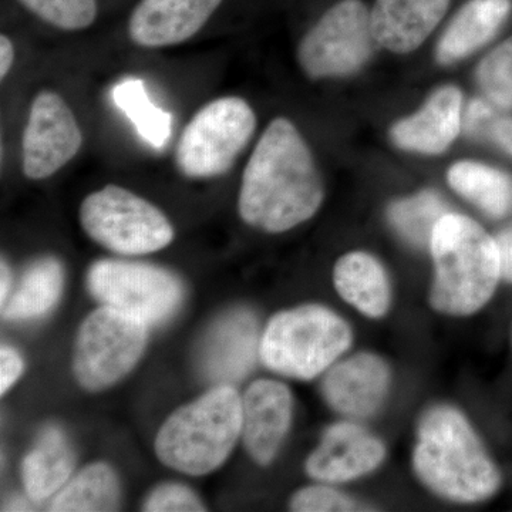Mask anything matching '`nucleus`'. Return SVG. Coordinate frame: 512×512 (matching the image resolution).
<instances>
[{
  "label": "nucleus",
  "instance_id": "nucleus-1",
  "mask_svg": "<svg viewBox=\"0 0 512 512\" xmlns=\"http://www.w3.org/2000/svg\"><path fill=\"white\" fill-rule=\"evenodd\" d=\"M322 201V178L308 144L288 119L272 120L242 175V220L278 234L308 221Z\"/></svg>",
  "mask_w": 512,
  "mask_h": 512
},
{
  "label": "nucleus",
  "instance_id": "nucleus-2",
  "mask_svg": "<svg viewBox=\"0 0 512 512\" xmlns=\"http://www.w3.org/2000/svg\"><path fill=\"white\" fill-rule=\"evenodd\" d=\"M414 468L431 490L460 503L483 501L500 487L483 444L453 407H434L421 419Z\"/></svg>",
  "mask_w": 512,
  "mask_h": 512
},
{
  "label": "nucleus",
  "instance_id": "nucleus-3",
  "mask_svg": "<svg viewBox=\"0 0 512 512\" xmlns=\"http://www.w3.org/2000/svg\"><path fill=\"white\" fill-rule=\"evenodd\" d=\"M436 265L431 305L450 315H470L493 296L501 276L497 242L477 222L447 214L430 242Z\"/></svg>",
  "mask_w": 512,
  "mask_h": 512
},
{
  "label": "nucleus",
  "instance_id": "nucleus-4",
  "mask_svg": "<svg viewBox=\"0 0 512 512\" xmlns=\"http://www.w3.org/2000/svg\"><path fill=\"white\" fill-rule=\"evenodd\" d=\"M242 433V399L229 384L181 407L158 431L161 463L190 476H204L227 460Z\"/></svg>",
  "mask_w": 512,
  "mask_h": 512
},
{
  "label": "nucleus",
  "instance_id": "nucleus-5",
  "mask_svg": "<svg viewBox=\"0 0 512 512\" xmlns=\"http://www.w3.org/2000/svg\"><path fill=\"white\" fill-rule=\"evenodd\" d=\"M352 343L348 323L329 309L306 305L278 313L261 340L262 362L296 379H313L328 369Z\"/></svg>",
  "mask_w": 512,
  "mask_h": 512
},
{
  "label": "nucleus",
  "instance_id": "nucleus-6",
  "mask_svg": "<svg viewBox=\"0 0 512 512\" xmlns=\"http://www.w3.org/2000/svg\"><path fill=\"white\" fill-rule=\"evenodd\" d=\"M256 116L241 97L212 100L184 128L175 165L192 180L220 177L234 165L254 136Z\"/></svg>",
  "mask_w": 512,
  "mask_h": 512
},
{
  "label": "nucleus",
  "instance_id": "nucleus-7",
  "mask_svg": "<svg viewBox=\"0 0 512 512\" xmlns=\"http://www.w3.org/2000/svg\"><path fill=\"white\" fill-rule=\"evenodd\" d=\"M80 222L93 241L120 255L153 254L174 239L173 225L163 212L114 184L84 198Z\"/></svg>",
  "mask_w": 512,
  "mask_h": 512
},
{
  "label": "nucleus",
  "instance_id": "nucleus-8",
  "mask_svg": "<svg viewBox=\"0 0 512 512\" xmlns=\"http://www.w3.org/2000/svg\"><path fill=\"white\" fill-rule=\"evenodd\" d=\"M146 343V323L101 306L77 333L73 356L77 382L90 392L113 386L137 365Z\"/></svg>",
  "mask_w": 512,
  "mask_h": 512
},
{
  "label": "nucleus",
  "instance_id": "nucleus-9",
  "mask_svg": "<svg viewBox=\"0 0 512 512\" xmlns=\"http://www.w3.org/2000/svg\"><path fill=\"white\" fill-rule=\"evenodd\" d=\"M87 288L101 305L133 316L147 326L165 322L183 299V285L171 272L116 259H103L90 266Z\"/></svg>",
  "mask_w": 512,
  "mask_h": 512
},
{
  "label": "nucleus",
  "instance_id": "nucleus-10",
  "mask_svg": "<svg viewBox=\"0 0 512 512\" xmlns=\"http://www.w3.org/2000/svg\"><path fill=\"white\" fill-rule=\"evenodd\" d=\"M376 46L365 2L340 0L303 37L298 60L311 79L343 77L359 70Z\"/></svg>",
  "mask_w": 512,
  "mask_h": 512
},
{
  "label": "nucleus",
  "instance_id": "nucleus-11",
  "mask_svg": "<svg viewBox=\"0 0 512 512\" xmlns=\"http://www.w3.org/2000/svg\"><path fill=\"white\" fill-rule=\"evenodd\" d=\"M82 144V130L66 100L52 90L37 94L23 134V174L33 181L52 177L77 156Z\"/></svg>",
  "mask_w": 512,
  "mask_h": 512
},
{
  "label": "nucleus",
  "instance_id": "nucleus-12",
  "mask_svg": "<svg viewBox=\"0 0 512 512\" xmlns=\"http://www.w3.org/2000/svg\"><path fill=\"white\" fill-rule=\"evenodd\" d=\"M222 0H140L128 20L136 45L160 49L180 45L197 35Z\"/></svg>",
  "mask_w": 512,
  "mask_h": 512
},
{
  "label": "nucleus",
  "instance_id": "nucleus-13",
  "mask_svg": "<svg viewBox=\"0 0 512 512\" xmlns=\"http://www.w3.org/2000/svg\"><path fill=\"white\" fill-rule=\"evenodd\" d=\"M292 396L285 384L258 380L242 399V436L256 463H271L288 433Z\"/></svg>",
  "mask_w": 512,
  "mask_h": 512
},
{
  "label": "nucleus",
  "instance_id": "nucleus-14",
  "mask_svg": "<svg viewBox=\"0 0 512 512\" xmlns=\"http://www.w3.org/2000/svg\"><path fill=\"white\" fill-rule=\"evenodd\" d=\"M258 350V323L255 316L239 309L222 316L202 343V375L211 382L228 384L247 376Z\"/></svg>",
  "mask_w": 512,
  "mask_h": 512
},
{
  "label": "nucleus",
  "instance_id": "nucleus-15",
  "mask_svg": "<svg viewBox=\"0 0 512 512\" xmlns=\"http://www.w3.org/2000/svg\"><path fill=\"white\" fill-rule=\"evenodd\" d=\"M383 457V444L376 437L356 424L338 423L326 431L306 461V471L325 483H345L375 470Z\"/></svg>",
  "mask_w": 512,
  "mask_h": 512
},
{
  "label": "nucleus",
  "instance_id": "nucleus-16",
  "mask_svg": "<svg viewBox=\"0 0 512 512\" xmlns=\"http://www.w3.org/2000/svg\"><path fill=\"white\" fill-rule=\"evenodd\" d=\"M451 0H376L370 10V25L377 45L390 52L409 53L446 16Z\"/></svg>",
  "mask_w": 512,
  "mask_h": 512
},
{
  "label": "nucleus",
  "instance_id": "nucleus-17",
  "mask_svg": "<svg viewBox=\"0 0 512 512\" xmlns=\"http://www.w3.org/2000/svg\"><path fill=\"white\" fill-rule=\"evenodd\" d=\"M386 363L373 355H356L330 370L323 383L326 400L339 413L367 417L376 412L389 389Z\"/></svg>",
  "mask_w": 512,
  "mask_h": 512
},
{
  "label": "nucleus",
  "instance_id": "nucleus-18",
  "mask_svg": "<svg viewBox=\"0 0 512 512\" xmlns=\"http://www.w3.org/2000/svg\"><path fill=\"white\" fill-rule=\"evenodd\" d=\"M461 107L463 96L457 87L437 90L416 114L392 128L394 143L414 153H443L460 133Z\"/></svg>",
  "mask_w": 512,
  "mask_h": 512
},
{
  "label": "nucleus",
  "instance_id": "nucleus-19",
  "mask_svg": "<svg viewBox=\"0 0 512 512\" xmlns=\"http://www.w3.org/2000/svg\"><path fill=\"white\" fill-rule=\"evenodd\" d=\"M511 9V0H468L441 36L437 46L439 62L456 63L490 42Z\"/></svg>",
  "mask_w": 512,
  "mask_h": 512
},
{
  "label": "nucleus",
  "instance_id": "nucleus-20",
  "mask_svg": "<svg viewBox=\"0 0 512 512\" xmlns=\"http://www.w3.org/2000/svg\"><path fill=\"white\" fill-rule=\"evenodd\" d=\"M73 467V451L66 437L57 427H49L23 460L22 478L26 494L35 503L47 500L67 484Z\"/></svg>",
  "mask_w": 512,
  "mask_h": 512
},
{
  "label": "nucleus",
  "instance_id": "nucleus-21",
  "mask_svg": "<svg viewBox=\"0 0 512 512\" xmlns=\"http://www.w3.org/2000/svg\"><path fill=\"white\" fill-rule=\"evenodd\" d=\"M335 285L343 299L372 318L384 315L390 305V285L383 266L365 252L339 259Z\"/></svg>",
  "mask_w": 512,
  "mask_h": 512
},
{
  "label": "nucleus",
  "instance_id": "nucleus-22",
  "mask_svg": "<svg viewBox=\"0 0 512 512\" xmlns=\"http://www.w3.org/2000/svg\"><path fill=\"white\" fill-rule=\"evenodd\" d=\"M63 268L55 258H43L29 266L12 298L2 305L3 318H39L49 312L62 295Z\"/></svg>",
  "mask_w": 512,
  "mask_h": 512
},
{
  "label": "nucleus",
  "instance_id": "nucleus-23",
  "mask_svg": "<svg viewBox=\"0 0 512 512\" xmlns=\"http://www.w3.org/2000/svg\"><path fill=\"white\" fill-rule=\"evenodd\" d=\"M120 485L113 468L104 463L84 468L67 481L50 504L53 512L116 511Z\"/></svg>",
  "mask_w": 512,
  "mask_h": 512
},
{
  "label": "nucleus",
  "instance_id": "nucleus-24",
  "mask_svg": "<svg viewBox=\"0 0 512 512\" xmlns=\"http://www.w3.org/2000/svg\"><path fill=\"white\" fill-rule=\"evenodd\" d=\"M448 183L490 217H503L510 208L511 181L507 175L488 165L471 161L454 164L448 171Z\"/></svg>",
  "mask_w": 512,
  "mask_h": 512
},
{
  "label": "nucleus",
  "instance_id": "nucleus-25",
  "mask_svg": "<svg viewBox=\"0 0 512 512\" xmlns=\"http://www.w3.org/2000/svg\"><path fill=\"white\" fill-rule=\"evenodd\" d=\"M113 100L150 146L163 148L167 144L171 136V114L151 103L141 80L130 79L117 84Z\"/></svg>",
  "mask_w": 512,
  "mask_h": 512
},
{
  "label": "nucleus",
  "instance_id": "nucleus-26",
  "mask_svg": "<svg viewBox=\"0 0 512 512\" xmlns=\"http://www.w3.org/2000/svg\"><path fill=\"white\" fill-rule=\"evenodd\" d=\"M446 214V204L433 191H424L416 197L394 202L389 210L394 228L407 241L419 247L430 244L434 228Z\"/></svg>",
  "mask_w": 512,
  "mask_h": 512
},
{
  "label": "nucleus",
  "instance_id": "nucleus-27",
  "mask_svg": "<svg viewBox=\"0 0 512 512\" xmlns=\"http://www.w3.org/2000/svg\"><path fill=\"white\" fill-rule=\"evenodd\" d=\"M19 2L36 18L66 32L90 28L97 18V0H19Z\"/></svg>",
  "mask_w": 512,
  "mask_h": 512
},
{
  "label": "nucleus",
  "instance_id": "nucleus-28",
  "mask_svg": "<svg viewBox=\"0 0 512 512\" xmlns=\"http://www.w3.org/2000/svg\"><path fill=\"white\" fill-rule=\"evenodd\" d=\"M477 77L488 99L503 109L512 107V37L485 56Z\"/></svg>",
  "mask_w": 512,
  "mask_h": 512
},
{
  "label": "nucleus",
  "instance_id": "nucleus-29",
  "mask_svg": "<svg viewBox=\"0 0 512 512\" xmlns=\"http://www.w3.org/2000/svg\"><path fill=\"white\" fill-rule=\"evenodd\" d=\"M292 511L330 512V511H365L355 501L329 487H309L299 491L293 497Z\"/></svg>",
  "mask_w": 512,
  "mask_h": 512
},
{
  "label": "nucleus",
  "instance_id": "nucleus-30",
  "mask_svg": "<svg viewBox=\"0 0 512 512\" xmlns=\"http://www.w3.org/2000/svg\"><path fill=\"white\" fill-rule=\"evenodd\" d=\"M151 512L205 511L200 498L190 488L181 484H163L153 491L144 504Z\"/></svg>",
  "mask_w": 512,
  "mask_h": 512
},
{
  "label": "nucleus",
  "instance_id": "nucleus-31",
  "mask_svg": "<svg viewBox=\"0 0 512 512\" xmlns=\"http://www.w3.org/2000/svg\"><path fill=\"white\" fill-rule=\"evenodd\" d=\"M23 372V360L19 353L8 346L0 350V393L8 392Z\"/></svg>",
  "mask_w": 512,
  "mask_h": 512
},
{
  "label": "nucleus",
  "instance_id": "nucleus-32",
  "mask_svg": "<svg viewBox=\"0 0 512 512\" xmlns=\"http://www.w3.org/2000/svg\"><path fill=\"white\" fill-rule=\"evenodd\" d=\"M493 116V110L483 100H474L468 107L466 116V128L470 133H477L484 124Z\"/></svg>",
  "mask_w": 512,
  "mask_h": 512
},
{
  "label": "nucleus",
  "instance_id": "nucleus-33",
  "mask_svg": "<svg viewBox=\"0 0 512 512\" xmlns=\"http://www.w3.org/2000/svg\"><path fill=\"white\" fill-rule=\"evenodd\" d=\"M495 242L500 255L501 276L512 282V228L504 231Z\"/></svg>",
  "mask_w": 512,
  "mask_h": 512
},
{
  "label": "nucleus",
  "instance_id": "nucleus-34",
  "mask_svg": "<svg viewBox=\"0 0 512 512\" xmlns=\"http://www.w3.org/2000/svg\"><path fill=\"white\" fill-rule=\"evenodd\" d=\"M490 133L495 143L512 156V119L494 121L491 124Z\"/></svg>",
  "mask_w": 512,
  "mask_h": 512
},
{
  "label": "nucleus",
  "instance_id": "nucleus-35",
  "mask_svg": "<svg viewBox=\"0 0 512 512\" xmlns=\"http://www.w3.org/2000/svg\"><path fill=\"white\" fill-rule=\"evenodd\" d=\"M15 60V46L8 36H0V77L2 80L8 76L10 67Z\"/></svg>",
  "mask_w": 512,
  "mask_h": 512
},
{
  "label": "nucleus",
  "instance_id": "nucleus-36",
  "mask_svg": "<svg viewBox=\"0 0 512 512\" xmlns=\"http://www.w3.org/2000/svg\"><path fill=\"white\" fill-rule=\"evenodd\" d=\"M0 301L5 303L6 296L10 291V285H12V276H10L9 266L6 265L5 261H2V276H0Z\"/></svg>",
  "mask_w": 512,
  "mask_h": 512
},
{
  "label": "nucleus",
  "instance_id": "nucleus-37",
  "mask_svg": "<svg viewBox=\"0 0 512 512\" xmlns=\"http://www.w3.org/2000/svg\"><path fill=\"white\" fill-rule=\"evenodd\" d=\"M33 510L32 504L29 503L28 500H23V498H13L10 503L5 505L3 511H29Z\"/></svg>",
  "mask_w": 512,
  "mask_h": 512
}]
</instances>
